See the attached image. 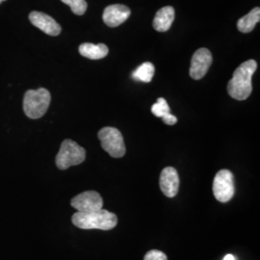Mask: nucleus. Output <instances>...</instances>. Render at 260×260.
Returning <instances> with one entry per match:
<instances>
[{
	"mask_svg": "<svg viewBox=\"0 0 260 260\" xmlns=\"http://www.w3.org/2000/svg\"><path fill=\"white\" fill-rule=\"evenodd\" d=\"M175 19V9L172 6L163 7L158 11L153 19V28L158 32H166Z\"/></svg>",
	"mask_w": 260,
	"mask_h": 260,
	"instance_id": "f8f14e48",
	"label": "nucleus"
},
{
	"mask_svg": "<svg viewBox=\"0 0 260 260\" xmlns=\"http://www.w3.org/2000/svg\"><path fill=\"white\" fill-rule=\"evenodd\" d=\"M78 50L81 55L91 60L103 59L104 57H106L109 52V49L106 45L104 44L93 45L90 43H84L82 45H80Z\"/></svg>",
	"mask_w": 260,
	"mask_h": 260,
	"instance_id": "ddd939ff",
	"label": "nucleus"
},
{
	"mask_svg": "<svg viewBox=\"0 0 260 260\" xmlns=\"http://www.w3.org/2000/svg\"><path fill=\"white\" fill-rule=\"evenodd\" d=\"M63 3L71 7L73 13L77 16H82L88 8V4L85 0H61Z\"/></svg>",
	"mask_w": 260,
	"mask_h": 260,
	"instance_id": "dca6fc26",
	"label": "nucleus"
},
{
	"mask_svg": "<svg viewBox=\"0 0 260 260\" xmlns=\"http://www.w3.org/2000/svg\"><path fill=\"white\" fill-rule=\"evenodd\" d=\"M162 121H163V122H165L166 124H169V125H174V124L177 123V119L176 116L169 113L167 115H165L164 117H162Z\"/></svg>",
	"mask_w": 260,
	"mask_h": 260,
	"instance_id": "6ab92c4d",
	"label": "nucleus"
},
{
	"mask_svg": "<svg viewBox=\"0 0 260 260\" xmlns=\"http://www.w3.org/2000/svg\"><path fill=\"white\" fill-rule=\"evenodd\" d=\"M72 222L81 230L110 231L117 225L118 218L115 214L102 208L93 212H76Z\"/></svg>",
	"mask_w": 260,
	"mask_h": 260,
	"instance_id": "f03ea898",
	"label": "nucleus"
},
{
	"mask_svg": "<svg viewBox=\"0 0 260 260\" xmlns=\"http://www.w3.org/2000/svg\"><path fill=\"white\" fill-rule=\"evenodd\" d=\"M223 260H235V257L233 256V254H228L224 256Z\"/></svg>",
	"mask_w": 260,
	"mask_h": 260,
	"instance_id": "aec40b11",
	"label": "nucleus"
},
{
	"mask_svg": "<svg viewBox=\"0 0 260 260\" xmlns=\"http://www.w3.org/2000/svg\"><path fill=\"white\" fill-rule=\"evenodd\" d=\"M51 101L50 93L45 88L29 90L23 98V111L28 118L36 120L47 111Z\"/></svg>",
	"mask_w": 260,
	"mask_h": 260,
	"instance_id": "7ed1b4c3",
	"label": "nucleus"
},
{
	"mask_svg": "<svg viewBox=\"0 0 260 260\" xmlns=\"http://www.w3.org/2000/svg\"><path fill=\"white\" fill-rule=\"evenodd\" d=\"M71 205L77 210V212H93L103 208V200L98 192L86 191L75 196L72 200Z\"/></svg>",
	"mask_w": 260,
	"mask_h": 260,
	"instance_id": "0eeeda50",
	"label": "nucleus"
},
{
	"mask_svg": "<svg viewBox=\"0 0 260 260\" xmlns=\"http://www.w3.org/2000/svg\"><path fill=\"white\" fill-rule=\"evenodd\" d=\"M260 20V8L256 7L251 10V12L238 20L237 28L242 33H250L251 32L256 23H258Z\"/></svg>",
	"mask_w": 260,
	"mask_h": 260,
	"instance_id": "4468645a",
	"label": "nucleus"
},
{
	"mask_svg": "<svg viewBox=\"0 0 260 260\" xmlns=\"http://www.w3.org/2000/svg\"><path fill=\"white\" fill-rule=\"evenodd\" d=\"M29 20L34 26L39 28L49 36H58L61 33L62 29L60 24L55 19H52L45 13L37 11L31 12L29 15Z\"/></svg>",
	"mask_w": 260,
	"mask_h": 260,
	"instance_id": "1a4fd4ad",
	"label": "nucleus"
},
{
	"mask_svg": "<svg viewBox=\"0 0 260 260\" xmlns=\"http://www.w3.org/2000/svg\"><path fill=\"white\" fill-rule=\"evenodd\" d=\"M3 1H6V0H0V4H1Z\"/></svg>",
	"mask_w": 260,
	"mask_h": 260,
	"instance_id": "412c9836",
	"label": "nucleus"
},
{
	"mask_svg": "<svg viewBox=\"0 0 260 260\" xmlns=\"http://www.w3.org/2000/svg\"><path fill=\"white\" fill-rule=\"evenodd\" d=\"M155 73L154 66L149 62L143 63L139 66L133 73H132V78L136 81H141L145 83H149L152 80V77Z\"/></svg>",
	"mask_w": 260,
	"mask_h": 260,
	"instance_id": "2eb2a0df",
	"label": "nucleus"
},
{
	"mask_svg": "<svg viewBox=\"0 0 260 260\" xmlns=\"http://www.w3.org/2000/svg\"><path fill=\"white\" fill-rule=\"evenodd\" d=\"M99 139L103 149L114 158H121L125 154V145L121 131L106 126L99 132Z\"/></svg>",
	"mask_w": 260,
	"mask_h": 260,
	"instance_id": "39448f33",
	"label": "nucleus"
},
{
	"mask_svg": "<svg viewBox=\"0 0 260 260\" xmlns=\"http://www.w3.org/2000/svg\"><path fill=\"white\" fill-rule=\"evenodd\" d=\"M151 112L154 116L158 118H162L165 115L169 114L171 110L168 105L167 101L163 98H159L157 100V103H154L151 107Z\"/></svg>",
	"mask_w": 260,
	"mask_h": 260,
	"instance_id": "f3484780",
	"label": "nucleus"
},
{
	"mask_svg": "<svg viewBox=\"0 0 260 260\" xmlns=\"http://www.w3.org/2000/svg\"><path fill=\"white\" fill-rule=\"evenodd\" d=\"M257 69L254 60H248L239 66L233 73V78L228 84V93L237 101H245L252 91L251 77Z\"/></svg>",
	"mask_w": 260,
	"mask_h": 260,
	"instance_id": "f257e3e1",
	"label": "nucleus"
},
{
	"mask_svg": "<svg viewBox=\"0 0 260 260\" xmlns=\"http://www.w3.org/2000/svg\"><path fill=\"white\" fill-rule=\"evenodd\" d=\"M235 193L234 177L230 170L219 171L213 181V194L220 203H228Z\"/></svg>",
	"mask_w": 260,
	"mask_h": 260,
	"instance_id": "423d86ee",
	"label": "nucleus"
},
{
	"mask_svg": "<svg viewBox=\"0 0 260 260\" xmlns=\"http://www.w3.org/2000/svg\"><path fill=\"white\" fill-rule=\"evenodd\" d=\"M212 64V54L207 48H200L196 51L191 60L190 76L200 80L205 76Z\"/></svg>",
	"mask_w": 260,
	"mask_h": 260,
	"instance_id": "6e6552de",
	"label": "nucleus"
},
{
	"mask_svg": "<svg viewBox=\"0 0 260 260\" xmlns=\"http://www.w3.org/2000/svg\"><path fill=\"white\" fill-rule=\"evenodd\" d=\"M144 260H168V258L164 252L157 250H151L146 253Z\"/></svg>",
	"mask_w": 260,
	"mask_h": 260,
	"instance_id": "a211bd4d",
	"label": "nucleus"
},
{
	"mask_svg": "<svg viewBox=\"0 0 260 260\" xmlns=\"http://www.w3.org/2000/svg\"><path fill=\"white\" fill-rule=\"evenodd\" d=\"M86 150L73 140L63 141L56 155V166L60 170H67L72 166H76L84 162Z\"/></svg>",
	"mask_w": 260,
	"mask_h": 260,
	"instance_id": "20e7f679",
	"label": "nucleus"
},
{
	"mask_svg": "<svg viewBox=\"0 0 260 260\" xmlns=\"http://www.w3.org/2000/svg\"><path fill=\"white\" fill-rule=\"evenodd\" d=\"M130 14L131 11L125 5L113 4L105 8L103 12V19L107 26L117 27L127 20Z\"/></svg>",
	"mask_w": 260,
	"mask_h": 260,
	"instance_id": "9d476101",
	"label": "nucleus"
},
{
	"mask_svg": "<svg viewBox=\"0 0 260 260\" xmlns=\"http://www.w3.org/2000/svg\"><path fill=\"white\" fill-rule=\"evenodd\" d=\"M160 189L168 198H174L177 195L179 189V176L175 168H165L160 175Z\"/></svg>",
	"mask_w": 260,
	"mask_h": 260,
	"instance_id": "9b49d317",
	"label": "nucleus"
}]
</instances>
